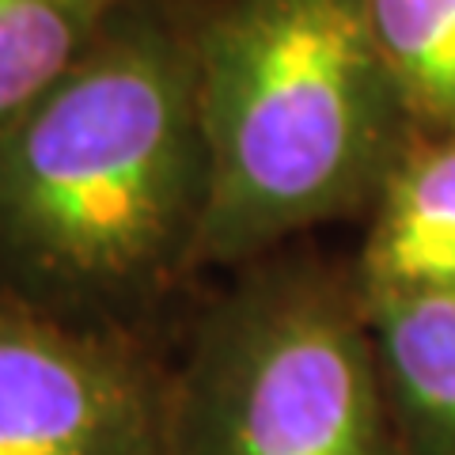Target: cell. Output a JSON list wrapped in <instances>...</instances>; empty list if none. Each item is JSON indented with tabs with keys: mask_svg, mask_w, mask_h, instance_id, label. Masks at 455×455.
<instances>
[{
	"mask_svg": "<svg viewBox=\"0 0 455 455\" xmlns=\"http://www.w3.org/2000/svg\"><path fill=\"white\" fill-rule=\"evenodd\" d=\"M414 133L455 130V0H361Z\"/></svg>",
	"mask_w": 455,
	"mask_h": 455,
	"instance_id": "ba28073f",
	"label": "cell"
},
{
	"mask_svg": "<svg viewBox=\"0 0 455 455\" xmlns=\"http://www.w3.org/2000/svg\"><path fill=\"white\" fill-rule=\"evenodd\" d=\"M125 0H0V137L88 50Z\"/></svg>",
	"mask_w": 455,
	"mask_h": 455,
	"instance_id": "52a82bcc",
	"label": "cell"
},
{
	"mask_svg": "<svg viewBox=\"0 0 455 455\" xmlns=\"http://www.w3.org/2000/svg\"><path fill=\"white\" fill-rule=\"evenodd\" d=\"M194 57L209 259L349 212L414 137L361 0H220Z\"/></svg>",
	"mask_w": 455,
	"mask_h": 455,
	"instance_id": "7a4b0ae2",
	"label": "cell"
},
{
	"mask_svg": "<svg viewBox=\"0 0 455 455\" xmlns=\"http://www.w3.org/2000/svg\"><path fill=\"white\" fill-rule=\"evenodd\" d=\"M0 455H152V410L130 357L0 307Z\"/></svg>",
	"mask_w": 455,
	"mask_h": 455,
	"instance_id": "277c9868",
	"label": "cell"
},
{
	"mask_svg": "<svg viewBox=\"0 0 455 455\" xmlns=\"http://www.w3.org/2000/svg\"><path fill=\"white\" fill-rule=\"evenodd\" d=\"M220 391L212 455H379L368 346L331 292L251 300Z\"/></svg>",
	"mask_w": 455,
	"mask_h": 455,
	"instance_id": "3957f363",
	"label": "cell"
},
{
	"mask_svg": "<svg viewBox=\"0 0 455 455\" xmlns=\"http://www.w3.org/2000/svg\"><path fill=\"white\" fill-rule=\"evenodd\" d=\"M202 205L194 23L125 0L0 137V251L53 289H133L194 247Z\"/></svg>",
	"mask_w": 455,
	"mask_h": 455,
	"instance_id": "6da1fadb",
	"label": "cell"
},
{
	"mask_svg": "<svg viewBox=\"0 0 455 455\" xmlns=\"http://www.w3.org/2000/svg\"><path fill=\"white\" fill-rule=\"evenodd\" d=\"M361 281L364 304L455 292V130L414 133L387 171Z\"/></svg>",
	"mask_w": 455,
	"mask_h": 455,
	"instance_id": "5b68a950",
	"label": "cell"
},
{
	"mask_svg": "<svg viewBox=\"0 0 455 455\" xmlns=\"http://www.w3.org/2000/svg\"><path fill=\"white\" fill-rule=\"evenodd\" d=\"M368 315L406 410L455 440V292L368 300Z\"/></svg>",
	"mask_w": 455,
	"mask_h": 455,
	"instance_id": "8992f818",
	"label": "cell"
}]
</instances>
